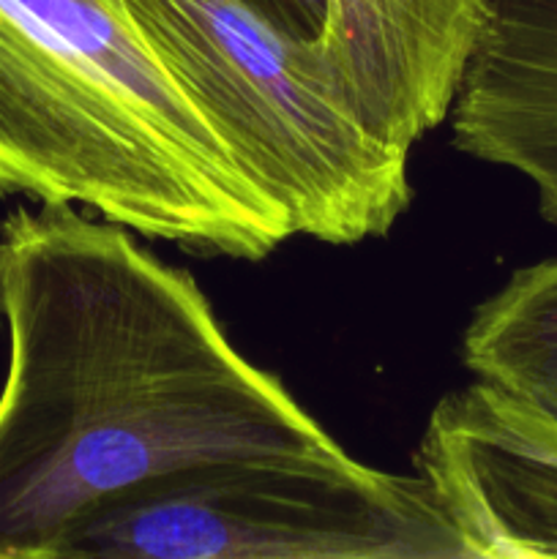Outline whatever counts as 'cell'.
<instances>
[{"label": "cell", "instance_id": "obj_2", "mask_svg": "<svg viewBox=\"0 0 557 559\" xmlns=\"http://www.w3.org/2000/svg\"><path fill=\"white\" fill-rule=\"evenodd\" d=\"M0 197L200 257L262 260L293 238L107 0H0Z\"/></svg>", "mask_w": 557, "mask_h": 559}, {"label": "cell", "instance_id": "obj_1", "mask_svg": "<svg viewBox=\"0 0 557 559\" xmlns=\"http://www.w3.org/2000/svg\"><path fill=\"white\" fill-rule=\"evenodd\" d=\"M0 559H55L96 502L194 464L344 451L238 353L205 293L76 205L0 222Z\"/></svg>", "mask_w": 557, "mask_h": 559}, {"label": "cell", "instance_id": "obj_3", "mask_svg": "<svg viewBox=\"0 0 557 559\" xmlns=\"http://www.w3.org/2000/svg\"><path fill=\"white\" fill-rule=\"evenodd\" d=\"M233 162L287 216L331 246L386 238L413 200L410 151L349 109L315 41L244 0H107Z\"/></svg>", "mask_w": 557, "mask_h": 559}, {"label": "cell", "instance_id": "obj_5", "mask_svg": "<svg viewBox=\"0 0 557 559\" xmlns=\"http://www.w3.org/2000/svg\"><path fill=\"white\" fill-rule=\"evenodd\" d=\"M467 559H557V418L478 380L437 402L415 453Z\"/></svg>", "mask_w": 557, "mask_h": 559}, {"label": "cell", "instance_id": "obj_8", "mask_svg": "<svg viewBox=\"0 0 557 559\" xmlns=\"http://www.w3.org/2000/svg\"><path fill=\"white\" fill-rule=\"evenodd\" d=\"M462 360L557 418V257L519 267L470 317Z\"/></svg>", "mask_w": 557, "mask_h": 559}, {"label": "cell", "instance_id": "obj_4", "mask_svg": "<svg viewBox=\"0 0 557 559\" xmlns=\"http://www.w3.org/2000/svg\"><path fill=\"white\" fill-rule=\"evenodd\" d=\"M55 559H467L429 484L347 451L194 464L96 502Z\"/></svg>", "mask_w": 557, "mask_h": 559}, {"label": "cell", "instance_id": "obj_6", "mask_svg": "<svg viewBox=\"0 0 557 559\" xmlns=\"http://www.w3.org/2000/svg\"><path fill=\"white\" fill-rule=\"evenodd\" d=\"M489 0H325L322 66L377 140L413 151L446 123Z\"/></svg>", "mask_w": 557, "mask_h": 559}, {"label": "cell", "instance_id": "obj_10", "mask_svg": "<svg viewBox=\"0 0 557 559\" xmlns=\"http://www.w3.org/2000/svg\"><path fill=\"white\" fill-rule=\"evenodd\" d=\"M0 325H3V309H0Z\"/></svg>", "mask_w": 557, "mask_h": 559}, {"label": "cell", "instance_id": "obj_9", "mask_svg": "<svg viewBox=\"0 0 557 559\" xmlns=\"http://www.w3.org/2000/svg\"><path fill=\"white\" fill-rule=\"evenodd\" d=\"M287 36L315 41L325 25V0H244Z\"/></svg>", "mask_w": 557, "mask_h": 559}, {"label": "cell", "instance_id": "obj_7", "mask_svg": "<svg viewBox=\"0 0 557 559\" xmlns=\"http://www.w3.org/2000/svg\"><path fill=\"white\" fill-rule=\"evenodd\" d=\"M448 120L459 153L522 175L557 227V0H489Z\"/></svg>", "mask_w": 557, "mask_h": 559}]
</instances>
